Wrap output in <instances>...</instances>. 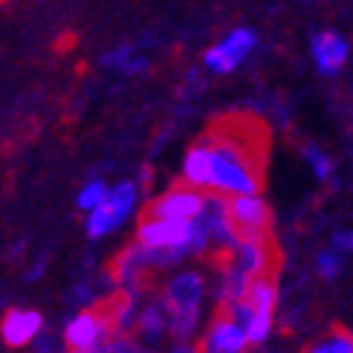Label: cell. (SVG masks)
<instances>
[{"mask_svg": "<svg viewBox=\"0 0 353 353\" xmlns=\"http://www.w3.org/2000/svg\"><path fill=\"white\" fill-rule=\"evenodd\" d=\"M267 130L249 116L214 122L183 157V183L223 197L261 194Z\"/></svg>", "mask_w": 353, "mask_h": 353, "instance_id": "6da1fadb", "label": "cell"}, {"mask_svg": "<svg viewBox=\"0 0 353 353\" xmlns=\"http://www.w3.org/2000/svg\"><path fill=\"white\" fill-rule=\"evenodd\" d=\"M203 299H205V278L200 270H180L165 281L163 301L168 307L171 336H176L180 342H185L197 330Z\"/></svg>", "mask_w": 353, "mask_h": 353, "instance_id": "7a4b0ae2", "label": "cell"}, {"mask_svg": "<svg viewBox=\"0 0 353 353\" xmlns=\"http://www.w3.org/2000/svg\"><path fill=\"white\" fill-rule=\"evenodd\" d=\"M137 241L148 249L174 252L176 261L197 258V223L194 220H171L145 212L137 223Z\"/></svg>", "mask_w": 353, "mask_h": 353, "instance_id": "3957f363", "label": "cell"}, {"mask_svg": "<svg viewBox=\"0 0 353 353\" xmlns=\"http://www.w3.org/2000/svg\"><path fill=\"white\" fill-rule=\"evenodd\" d=\"M110 336L116 333H113V321L108 316V307H87V310H79L64 325V345L70 353L96 350Z\"/></svg>", "mask_w": 353, "mask_h": 353, "instance_id": "277c9868", "label": "cell"}, {"mask_svg": "<svg viewBox=\"0 0 353 353\" xmlns=\"http://www.w3.org/2000/svg\"><path fill=\"white\" fill-rule=\"evenodd\" d=\"M255 47H258L255 29L238 26V29H232L223 41H217L214 47H209L203 52V64L209 72H214V76H229V72H234L249 55H252Z\"/></svg>", "mask_w": 353, "mask_h": 353, "instance_id": "5b68a950", "label": "cell"}, {"mask_svg": "<svg viewBox=\"0 0 353 353\" xmlns=\"http://www.w3.org/2000/svg\"><path fill=\"white\" fill-rule=\"evenodd\" d=\"M205 197H209V191L188 183H176L165 188L163 194H157L145 212L157 217H171V220H197L205 209Z\"/></svg>", "mask_w": 353, "mask_h": 353, "instance_id": "8992f818", "label": "cell"}, {"mask_svg": "<svg viewBox=\"0 0 353 353\" xmlns=\"http://www.w3.org/2000/svg\"><path fill=\"white\" fill-rule=\"evenodd\" d=\"M200 353H241V350H249V336H246V327L241 321H234L229 313L220 310L209 327H205L203 339H200Z\"/></svg>", "mask_w": 353, "mask_h": 353, "instance_id": "52a82bcc", "label": "cell"}, {"mask_svg": "<svg viewBox=\"0 0 353 353\" xmlns=\"http://www.w3.org/2000/svg\"><path fill=\"white\" fill-rule=\"evenodd\" d=\"M43 330V316L29 307H12L0 319V339L12 350H23L32 345Z\"/></svg>", "mask_w": 353, "mask_h": 353, "instance_id": "ba28073f", "label": "cell"}, {"mask_svg": "<svg viewBox=\"0 0 353 353\" xmlns=\"http://www.w3.org/2000/svg\"><path fill=\"white\" fill-rule=\"evenodd\" d=\"M223 261L234 263V267H238L241 272H246L249 278L270 275V267H272L270 238L267 234H241L238 246H234Z\"/></svg>", "mask_w": 353, "mask_h": 353, "instance_id": "9c48e42d", "label": "cell"}, {"mask_svg": "<svg viewBox=\"0 0 353 353\" xmlns=\"http://www.w3.org/2000/svg\"><path fill=\"white\" fill-rule=\"evenodd\" d=\"M229 214L241 234H267L270 229V205L261 194L229 197Z\"/></svg>", "mask_w": 353, "mask_h": 353, "instance_id": "30bf717a", "label": "cell"}, {"mask_svg": "<svg viewBox=\"0 0 353 353\" xmlns=\"http://www.w3.org/2000/svg\"><path fill=\"white\" fill-rule=\"evenodd\" d=\"M310 52H313V61H316L319 72L336 76L347 61L350 43H347L345 35L336 32V29H321V32H316L313 41H310Z\"/></svg>", "mask_w": 353, "mask_h": 353, "instance_id": "8fae6325", "label": "cell"}, {"mask_svg": "<svg viewBox=\"0 0 353 353\" xmlns=\"http://www.w3.org/2000/svg\"><path fill=\"white\" fill-rule=\"evenodd\" d=\"M165 333H171V319H168V307L163 296H157L151 301H145L139 307V319H137V336L139 342H157Z\"/></svg>", "mask_w": 353, "mask_h": 353, "instance_id": "7c38bea8", "label": "cell"}, {"mask_svg": "<svg viewBox=\"0 0 353 353\" xmlns=\"http://www.w3.org/2000/svg\"><path fill=\"white\" fill-rule=\"evenodd\" d=\"M101 67L116 70L119 76H139L148 70V58L139 52L137 43H116L113 50L101 55Z\"/></svg>", "mask_w": 353, "mask_h": 353, "instance_id": "4fadbf2b", "label": "cell"}, {"mask_svg": "<svg viewBox=\"0 0 353 353\" xmlns=\"http://www.w3.org/2000/svg\"><path fill=\"white\" fill-rule=\"evenodd\" d=\"M116 229H122V220L108 203L99 205V209H93V212H87V217H84V232H87L90 241L108 238V234H113Z\"/></svg>", "mask_w": 353, "mask_h": 353, "instance_id": "5bb4252c", "label": "cell"}, {"mask_svg": "<svg viewBox=\"0 0 353 353\" xmlns=\"http://www.w3.org/2000/svg\"><path fill=\"white\" fill-rule=\"evenodd\" d=\"M137 203H139V188L137 183H130V180H122V183H116L110 185V194H108V205L119 214V220L125 223V220L137 212Z\"/></svg>", "mask_w": 353, "mask_h": 353, "instance_id": "9a60e30c", "label": "cell"}, {"mask_svg": "<svg viewBox=\"0 0 353 353\" xmlns=\"http://www.w3.org/2000/svg\"><path fill=\"white\" fill-rule=\"evenodd\" d=\"M108 194H110V185L105 183V180H87L84 185H81V191L76 194V205H79V212H93V209H99V205H105L108 203Z\"/></svg>", "mask_w": 353, "mask_h": 353, "instance_id": "2e32d148", "label": "cell"}, {"mask_svg": "<svg viewBox=\"0 0 353 353\" xmlns=\"http://www.w3.org/2000/svg\"><path fill=\"white\" fill-rule=\"evenodd\" d=\"M246 299L252 301V307H258V310H275V304H278V287L270 275H261L255 278L252 284H249V292H246Z\"/></svg>", "mask_w": 353, "mask_h": 353, "instance_id": "e0dca14e", "label": "cell"}, {"mask_svg": "<svg viewBox=\"0 0 353 353\" xmlns=\"http://www.w3.org/2000/svg\"><path fill=\"white\" fill-rule=\"evenodd\" d=\"M272 316L275 310H258L255 307V313L252 319H249V325H246V336H249V345H263L270 339V333H272Z\"/></svg>", "mask_w": 353, "mask_h": 353, "instance_id": "ac0fdd59", "label": "cell"}, {"mask_svg": "<svg viewBox=\"0 0 353 353\" xmlns=\"http://www.w3.org/2000/svg\"><path fill=\"white\" fill-rule=\"evenodd\" d=\"M307 353H353V333H333L307 347Z\"/></svg>", "mask_w": 353, "mask_h": 353, "instance_id": "d6986e66", "label": "cell"}, {"mask_svg": "<svg viewBox=\"0 0 353 353\" xmlns=\"http://www.w3.org/2000/svg\"><path fill=\"white\" fill-rule=\"evenodd\" d=\"M304 159H307V165L313 168V174L319 176V180H330L333 163H330V157L319 148V145H307V148H304Z\"/></svg>", "mask_w": 353, "mask_h": 353, "instance_id": "ffe728a7", "label": "cell"}, {"mask_svg": "<svg viewBox=\"0 0 353 353\" xmlns=\"http://www.w3.org/2000/svg\"><path fill=\"white\" fill-rule=\"evenodd\" d=\"M319 272H321V278H336L339 275V270H342V258H339V252L336 249H327V252H319Z\"/></svg>", "mask_w": 353, "mask_h": 353, "instance_id": "44dd1931", "label": "cell"}, {"mask_svg": "<svg viewBox=\"0 0 353 353\" xmlns=\"http://www.w3.org/2000/svg\"><path fill=\"white\" fill-rule=\"evenodd\" d=\"M41 275H43V263L38 261V263H35V267H32V270H29V272H26V281H38V278H41Z\"/></svg>", "mask_w": 353, "mask_h": 353, "instance_id": "7402d4cb", "label": "cell"}, {"mask_svg": "<svg viewBox=\"0 0 353 353\" xmlns=\"http://www.w3.org/2000/svg\"><path fill=\"white\" fill-rule=\"evenodd\" d=\"M171 353H200V347H191L188 342H180V345H176Z\"/></svg>", "mask_w": 353, "mask_h": 353, "instance_id": "603a6c76", "label": "cell"}, {"mask_svg": "<svg viewBox=\"0 0 353 353\" xmlns=\"http://www.w3.org/2000/svg\"><path fill=\"white\" fill-rule=\"evenodd\" d=\"M347 252H353V232L347 234Z\"/></svg>", "mask_w": 353, "mask_h": 353, "instance_id": "cb8c5ba5", "label": "cell"}, {"mask_svg": "<svg viewBox=\"0 0 353 353\" xmlns=\"http://www.w3.org/2000/svg\"><path fill=\"white\" fill-rule=\"evenodd\" d=\"M301 3H313V0H301Z\"/></svg>", "mask_w": 353, "mask_h": 353, "instance_id": "d4e9b609", "label": "cell"}]
</instances>
